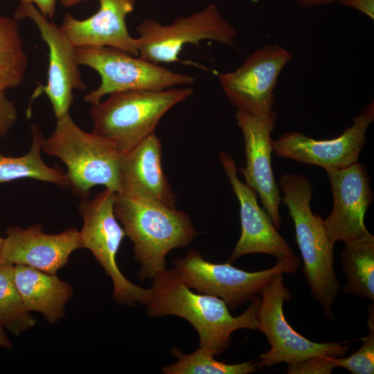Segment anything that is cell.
I'll return each instance as SVG.
<instances>
[{
  "instance_id": "6da1fadb",
  "label": "cell",
  "mask_w": 374,
  "mask_h": 374,
  "mask_svg": "<svg viewBox=\"0 0 374 374\" xmlns=\"http://www.w3.org/2000/svg\"><path fill=\"white\" fill-rule=\"evenodd\" d=\"M152 280L150 299L146 305L148 315L184 318L196 330L199 347L215 357L229 347L234 331L243 328L258 330L261 297L258 295L242 314L233 317L221 299L192 292L175 268L159 272Z\"/></svg>"
},
{
  "instance_id": "7a4b0ae2",
  "label": "cell",
  "mask_w": 374,
  "mask_h": 374,
  "mask_svg": "<svg viewBox=\"0 0 374 374\" xmlns=\"http://www.w3.org/2000/svg\"><path fill=\"white\" fill-rule=\"evenodd\" d=\"M114 213L133 243L141 280L166 269L168 253L186 248L199 233L185 212L141 197L116 193Z\"/></svg>"
},
{
  "instance_id": "3957f363",
  "label": "cell",
  "mask_w": 374,
  "mask_h": 374,
  "mask_svg": "<svg viewBox=\"0 0 374 374\" xmlns=\"http://www.w3.org/2000/svg\"><path fill=\"white\" fill-rule=\"evenodd\" d=\"M279 184L283 193L281 201L294 225L304 278L325 316L335 320L332 305L340 285L335 271L334 244L326 233L323 220L311 209L312 183L301 174L285 173Z\"/></svg>"
},
{
  "instance_id": "277c9868",
  "label": "cell",
  "mask_w": 374,
  "mask_h": 374,
  "mask_svg": "<svg viewBox=\"0 0 374 374\" xmlns=\"http://www.w3.org/2000/svg\"><path fill=\"white\" fill-rule=\"evenodd\" d=\"M193 93L190 87L129 90L114 93L91 105L93 132L125 153L154 133L161 118Z\"/></svg>"
},
{
  "instance_id": "5b68a950",
  "label": "cell",
  "mask_w": 374,
  "mask_h": 374,
  "mask_svg": "<svg viewBox=\"0 0 374 374\" xmlns=\"http://www.w3.org/2000/svg\"><path fill=\"white\" fill-rule=\"evenodd\" d=\"M42 150L66 165L69 187L75 195L86 197L96 185L118 192L122 153L111 141L79 127L69 113L57 119Z\"/></svg>"
},
{
  "instance_id": "8992f818",
  "label": "cell",
  "mask_w": 374,
  "mask_h": 374,
  "mask_svg": "<svg viewBox=\"0 0 374 374\" xmlns=\"http://www.w3.org/2000/svg\"><path fill=\"white\" fill-rule=\"evenodd\" d=\"M277 260L276 264L269 269L247 271L228 262H208L200 252L189 249L184 257L175 258L172 262L188 287L220 298L234 310L260 294L276 275L294 273L301 265L300 260L294 255Z\"/></svg>"
},
{
  "instance_id": "52a82bcc",
  "label": "cell",
  "mask_w": 374,
  "mask_h": 374,
  "mask_svg": "<svg viewBox=\"0 0 374 374\" xmlns=\"http://www.w3.org/2000/svg\"><path fill=\"white\" fill-rule=\"evenodd\" d=\"M116 192L105 188L91 199H82L78 205L83 220L80 232L82 248L89 249L113 283V299L119 305L146 306L150 288L141 287L126 278L116 263V254L126 235L114 213Z\"/></svg>"
},
{
  "instance_id": "ba28073f",
  "label": "cell",
  "mask_w": 374,
  "mask_h": 374,
  "mask_svg": "<svg viewBox=\"0 0 374 374\" xmlns=\"http://www.w3.org/2000/svg\"><path fill=\"white\" fill-rule=\"evenodd\" d=\"M75 55L79 65L92 68L101 78L99 87L84 96V100L91 105L114 93L161 90L195 82V78L190 75L175 73L116 48L75 47Z\"/></svg>"
},
{
  "instance_id": "9c48e42d",
  "label": "cell",
  "mask_w": 374,
  "mask_h": 374,
  "mask_svg": "<svg viewBox=\"0 0 374 374\" xmlns=\"http://www.w3.org/2000/svg\"><path fill=\"white\" fill-rule=\"evenodd\" d=\"M136 29L139 35L136 38L139 56L157 64L177 61L186 44L199 45L202 40L208 39L233 47L238 37L234 27L212 3L169 24L145 19Z\"/></svg>"
},
{
  "instance_id": "30bf717a",
  "label": "cell",
  "mask_w": 374,
  "mask_h": 374,
  "mask_svg": "<svg viewBox=\"0 0 374 374\" xmlns=\"http://www.w3.org/2000/svg\"><path fill=\"white\" fill-rule=\"evenodd\" d=\"M258 311V330L267 337L270 349L258 358L259 368L285 362H300L312 357H343L350 348L348 343H317L308 339L289 324L283 312V303L291 293L283 282V274L276 275L260 293Z\"/></svg>"
},
{
  "instance_id": "8fae6325",
  "label": "cell",
  "mask_w": 374,
  "mask_h": 374,
  "mask_svg": "<svg viewBox=\"0 0 374 374\" xmlns=\"http://www.w3.org/2000/svg\"><path fill=\"white\" fill-rule=\"evenodd\" d=\"M24 18H29L35 23L48 48L47 82L45 85L38 86L33 91L27 109V117L31 116L33 100L42 93H45L58 119L69 113L73 100V91L87 88L79 70L75 47L60 28L42 15L33 4L21 3L15 10L14 19L17 21Z\"/></svg>"
},
{
  "instance_id": "7c38bea8",
  "label": "cell",
  "mask_w": 374,
  "mask_h": 374,
  "mask_svg": "<svg viewBox=\"0 0 374 374\" xmlns=\"http://www.w3.org/2000/svg\"><path fill=\"white\" fill-rule=\"evenodd\" d=\"M292 57L278 44L259 48L235 71L218 75L221 88L237 109L252 114L273 110L278 78Z\"/></svg>"
},
{
  "instance_id": "4fadbf2b",
  "label": "cell",
  "mask_w": 374,
  "mask_h": 374,
  "mask_svg": "<svg viewBox=\"0 0 374 374\" xmlns=\"http://www.w3.org/2000/svg\"><path fill=\"white\" fill-rule=\"evenodd\" d=\"M374 121L373 102L364 107L353 124L335 139L317 140L299 132H287L274 141L273 151L280 157L327 169H342L358 162Z\"/></svg>"
},
{
  "instance_id": "5bb4252c",
  "label": "cell",
  "mask_w": 374,
  "mask_h": 374,
  "mask_svg": "<svg viewBox=\"0 0 374 374\" xmlns=\"http://www.w3.org/2000/svg\"><path fill=\"white\" fill-rule=\"evenodd\" d=\"M276 117L274 110L252 114L237 109L235 112L246 157V166L238 170L244 176L246 184L259 195L265 211L278 229L282 224L279 213L281 197L271 167L274 141L271 136Z\"/></svg>"
},
{
  "instance_id": "9a60e30c",
  "label": "cell",
  "mask_w": 374,
  "mask_h": 374,
  "mask_svg": "<svg viewBox=\"0 0 374 374\" xmlns=\"http://www.w3.org/2000/svg\"><path fill=\"white\" fill-rule=\"evenodd\" d=\"M326 171L333 198L332 212L323 220L330 240L333 244L337 241L346 244L367 234L364 216L373 199V192L365 166L356 162L342 169Z\"/></svg>"
},
{
  "instance_id": "2e32d148",
  "label": "cell",
  "mask_w": 374,
  "mask_h": 374,
  "mask_svg": "<svg viewBox=\"0 0 374 374\" xmlns=\"http://www.w3.org/2000/svg\"><path fill=\"white\" fill-rule=\"evenodd\" d=\"M220 159L240 204L241 235L227 262L250 253H265L277 259L294 256L290 244L278 233L269 216L259 206L257 193L238 176L234 159L221 151Z\"/></svg>"
},
{
  "instance_id": "e0dca14e",
  "label": "cell",
  "mask_w": 374,
  "mask_h": 374,
  "mask_svg": "<svg viewBox=\"0 0 374 374\" xmlns=\"http://www.w3.org/2000/svg\"><path fill=\"white\" fill-rule=\"evenodd\" d=\"M6 235L0 262L24 265L48 274H56L67 265L73 251L82 248L80 232L76 228L48 234L39 224L27 229L10 226Z\"/></svg>"
},
{
  "instance_id": "ac0fdd59",
  "label": "cell",
  "mask_w": 374,
  "mask_h": 374,
  "mask_svg": "<svg viewBox=\"0 0 374 374\" xmlns=\"http://www.w3.org/2000/svg\"><path fill=\"white\" fill-rule=\"evenodd\" d=\"M100 8L92 16L79 20L65 13L60 26L75 47L108 46L139 56L136 39L129 33L126 17L136 0H98Z\"/></svg>"
},
{
  "instance_id": "d6986e66",
  "label": "cell",
  "mask_w": 374,
  "mask_h": 374,
  "mask_svg": "<svg viewBox=\"0 0 374 374\" xmlns=\"http://www.w3.org/2000/svg\"><path fill=\"white\" fill-rule=\"evenodd\" d=\"M161 159V143L155 133L122 153L116 193L175 206L176 196L163 172Z\"/></svg>"
},
{
  "instance_id": "ffe728a7",
  "label": "cell",
  "mask_w": 374,
  "mask_h": 374,
  "mask_svg": "<svg viewBox=\"0 0 374 374\" xmlns=\"http://www.w3.org/2000/svg\"><path fill=\"white\" fill-rule=\"evenodd\" d=\"M14 279L26 308L42 313L50 323H56L65 315V306L73 296L71 285L35 268L14 265Z\"/></svg>"
},
{
  "instance_id": "44dd1931",
  "label": "cell",
  "mask_w": 374,
  "mask_h": 374,
  "mask_svg": "<svg viewBox=\"0 0 374 374\" xmlns=\"http://www.w3.org/2000/svg\"><path fill=\"white\" fill-rule=\"evenodd\" d=\"M341 267L346 276L342 287L345 294L374 300V236L369 232L347 242L341 255Z\"/></svg>"
},
{
  "instance_id": "7402d4cb",
  "label": "cell",
  "mask_w": 374,
  "mask_h": 374,
  "mask_svg": "<svg viewBox=\"0 0 374 374\" xmlns=\"http://www.w3.org/2000/svg\"><path fill=\"white\" fill-rule=\"evenodd\" d=\"M31 134L32 145L26 154L12 157L0 154V184L30 178L69 187L66 174L48 166L42 160L41 151L45 139L35 124L31 125Z\"/></svg>"
},
{
  "instance_id": "603a6c76",
  "label": "cell",
  "mask_w": 374,
  "mask_h": 374,
  "mask_svg": "<svg viewBox=\"0 0 374 374\" xmlns=\"http://www.w3.org/2000/svg\"><path fill=\"white\" fill-rule=\"evenodd\" d=\"M27 65L17 21L0 15V93L22 84Z\"/></svg>"
},
{
  "instance_id": "cb8c5ba5",
  "label": "cell",
  "mask_w": 374,
  "mask_h": 374,
  "mask_svg": "<svg viewBox=\"0 0 374 374\" xmlns=\"http://www.w3.org/2000/svg\"><path fill=\"white\" fill-rule=\"evenodd\" d=\"M35 319L26 308L14 279V265L0 262V326L15 335L33 327Z\"/></svg>"
},
{
  "instance_id": "d4e9b609",
  "label": "cell",
  "mask_w": 374,
  "mask_h": 374,
  "mask_svg": "<svg viewBox=\"0 0 374 374\" xmlns=\"http://www.w3.org/2000/svg\"><path fill=\"white\" fill-rule=\"evenodd\" d=\"M172 355L177 361L163 366L161 372L165 374H248L258 371V362L253 361L229 364L218 362L215 356L204 349L198 348L190 354H185L174 347Z\"/></svg>"
},
{
  "instance_id": "484cf974",
  "label": "cell",
  "mask_w": 374,
  "mask_h": 374,
  "mask_svg": "<svg viewBox=\"0 0 374 374\" xmlns=\"http://www.w3.org/2000/svg\"><path fill=\"white\" fill-rule=\"evenodd\" d=\"M366 323L368 334L362 338L360 348L347 357H330L335 367H341L353 374L374 373V305L368 308Z\"/></svg>"
},
{
  "instance_id": "4316f807",
  "label": "cell",
  "mask_w": 374,
  "mask_h": 374,
  "mask_svg": "<svg viewBox=\"0 0 374 374\" xmlns=\"http://www.w3.org/2000/svg\"><path fill=\"white\" fill-rule=\"evenodd\" d=\"M336 368L329 356L312 357L308 359L287 364L289 374H330Z\"/></svg>"
},
{
  "instance_id": "83f0119b",
  "label": "cell",
  "mask_w": 374,
  "mask_h": 374,
  "mask_svg": "<svg viewBox=\"0 0 374 374\" xmlns=\"http://www.w3.org/2000/svg\"><path fill=\"white\" fill-rule=\"evenodd\" d=\"M17 118V110L14 103L5 93H0V139L5 136Z\"/></svg>"
},
{
  "instance_id": "f1b7e54d",
  "label": "cell",
  "mask_w": 374,
  "mask_h": 374,
  "mask_svg": "<svg viewBox=\"0 0 374 374\" xmlns=\"http://www.w3.org/2000/svg\"><path fill=\"white\" fill-rule=\"evenodd\" d=\"M339 3L355 8L374 19V0H341Z\"/></svg>"
},
{
  "instance_id": "f546056e",
  "label": "cell",
  "mask_w": 374,
  "mask_h": 374,
  "mask_svg": "<svg viewBox=\"0 0 374 374\" xmlns=\"http://www.w3.org/2000/svg\"><path fill=\"white\" fill-rule=\"evenodd\" d=\"M21 3L35 4L42 15L51 20L55 12L56 0H19Z\"/></svg>"
},
{
  "instance_id": "4dcf8cb0",
  "label": "cell",
  "mask_w": 374,
  "mask_h": 374,
  "mask_svg": "<svg viewBox=\"0 0 374 374\" xmlns=\"http://www.w3.org/2000/svg\"><path fill=\"white\" fill-rule=\"evenodd\" d=\"M301 8H312L315 6L339 2L341 0H294Z\"/></svg>"
},
{
  "instance_id": "1f68e13d",
  "label": "cell",
  "mask_w": 374,
  "mask_h": 374,
  "mask_svg": "<svg viewBox=\"0 0 374 374\" xmlns=\"http://www.w3.org/2000/svg\"><path fill=\"white\" fill-rule=\"evenodd\" d=\"M0 347L6 349L12 348V343L8 339L6 330L0 326Z\"/></svg>"
},
{
  "instance_id": "d6a6232c",
  "label": "cell",
  "mask_w": 374,
  "mask_h": 374,
  "mask_svg": "<svg viewBox=\"0 0 374 374\" xmlns=\"http://www.w3.org/2000/svg\"><path fill=\"white\" fill-rule=\"evenodd\" d=\"M60 3L66 7H71L80 2H82L88 0H59Z\"/></svg>"
},
{
  "instance_id": "836d02e7",
  "label": "cell",
  "mask_w": 374,
  "mask_h": 374,
  "mask_svg": "<svg viewBox=\"0 0 374 374\" xmlns=\"http://www.w3.org/2000/svg\"><path fill=\"white\" fill-rule=\"evenodd\" d=\"M3 242V238L0 237V262H1V253Z\"/></svg>"
}]
</instances>
